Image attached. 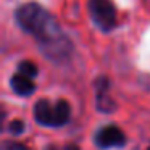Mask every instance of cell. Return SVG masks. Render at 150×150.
Wrapping results in <instances>:
<instances>
[{"instance_id":"cell-1","label":"cell","mask_w":150,"mask_h":150,"mask_svg":"<svg viewBox=\"0 0 150 150\" xmlns=\"http://www.w3.org/2000/svg\"><path fill=\"white\" fill-rule=\"evenodd\" d=\"M18 26L37 40L42 53L49 60L62 63L69 58L73 44L60 29L58 21L52 13L36 2L21 5L15 13Z\"/></svg>"},{"instance_id":"cell-2","label":"cell","mask_w":150,"mask_h":150,"mask_svg":"<svg viewBox=\"0 0 150 150\" xmlns=\"http://www.w3.org/2000/svg\"><path fill=\"white\" fill-rule=\"evenodd\" d=\"M71 116V107L66 100H57L50 103L47 98H40L34 105V120L42 126L60 127L66 124Z\"/></svg>"},{"instance_id":"cell-3","label":"cell","mask_w":150,"mask_h":150,"mask_svg":"<svg viewBox=\"0 0 150 150\" xmlns=\"http://www.w3.org/2000/svg\"><path fill=\"white\" fill-rule=\"evenodd\" d=\"M89 16L94 24L103 33L116 26V8L111 0H89Z\"/></svg>"},{"instance_id":"cell-4","label":"cell","mask_w":150,"mask_h":150,"mask_svg":"<svg viewBox=\"0 0 150 150\" xmlns=\"http://www.w3.org/2000/svg\"><path fill=\"white\" fill-rule=\"evenodd\" d=\"M94 140L100 149L123 147L126 144V136H124V132L118 126H105L97 131Z\"/></svg>"},{"instance_id":"cell-5","label":"cell","mask_w":150,"mask_h":150,"mask_svg":"<svg viewBox=\"0 0 150 150\" xmlns=\"http://www.w3.org/2000/svg\"><path fill=\"white\" fill-rule=\"evenodd\" d=\"M108 79L107 78H98L95 82V89H97V107L100 111L105 113H111L115 110V102L108 97Z\"/></svg>"},{"instance_id":"cell-6","label":"cell","mask_w":150,"mask_h":150,"mask_svg":"<svg viewBox=\"0 0 150 150\" xmlns=\"http://www.w3.org/2000/svg\"><path fill=\"white\" fill-rule=\"evenodd\" d=\"M10 86H11V89H13V92L18 95H31L36 91V84L33 82V79L24 76V74H21V73L15 74L13 78L10 79Z\"/></svg>"},{"instance_id":"cell-7","label":"cell","mask_w":150,"mask_h":150,"mask_svg":"<svg viewBox=\"0 0 150 150\" xmlns=\"http://www.w3.org/2000/svg\"><path fill=\"white\" fill-rule=\"evenodd\" d=\"M18 73H21V74L28 76V78L33 79L34 76H37V66L34 65L33 62H21L20 65H18Z\"/></svg>"},{"instance_id":"cell-8","label":"cell","mask_w":150,"mask_h":150,"mask_svg":"<svg viewBox=\"0 0 150 150\" xmlns=\"http://www.w3.org/2000/svg\"><path fill=\"white\" fill-rule=\"evenodd\" d=\"M8 129H10V132L13 134V136H20L24 131V123L21 120H13L10 123V126H8Z\"/></svg>"},{"instance_id":"cell-9","label":"cell","mask_w":150,"mask_h":150,"mask_svg":"<svg viewBox=\"0 0 150 150\" xmlns=\"http://www.w3.org/2000/svg\"><path fill=\"white\" fill-rule=\"evenodd\" d=\"M2 150H31V149H28L23 144L13 142V140H5V142L2 144Z\"/></svg>"},{"instance_id":"cell-10","label":"cell","mask_w":150,"mask_h":150,"mask_svg":"<svg viewBox=\"0 0 150 150\" xmlns=\"http://www.w3.org/2000/svg\"><path fill=\"white\" fill-rule=\"evenodd\" d=\"M65 150H79V147H78V145H73V144H69V145L65 147Z\"/></svg>"},{"instance_id":"cell-11","label":"cell","mask_w":150,"mask_h":150,"mask_svg":"<svg viewBox=\"0 0 150 150\" xmlns=\"http://www.w3.org/2000/svg\"><path fill=\"white\" fill-rule=\"evenodd\" d=\"M47 150H57L55 147H47Z\"/></svg>"},{"instance_id":"cell-12","label":"cell","mask_w":150,"mask_h":150,"mask_svg":"<svg viewBox=\"0 0 150 150\" xmlns=\"http://www.w3.org/2000/svg\"><path fill=\"white\" fill-rule=\"evenodd\" d=\"M147 150H150V147H149V149H147Z\"/></svg>"}]
</instances>
